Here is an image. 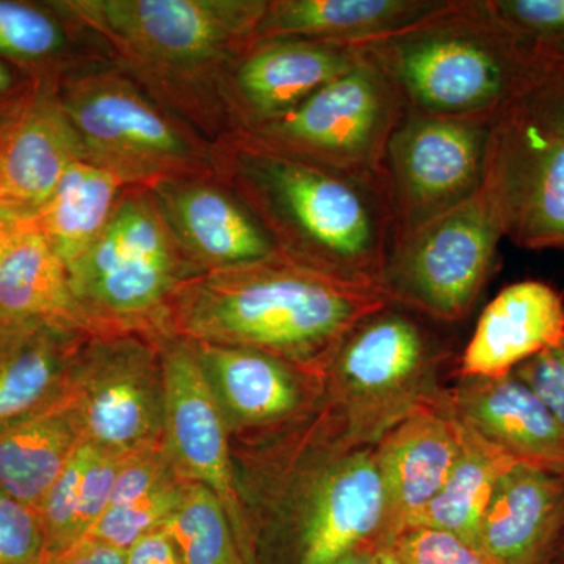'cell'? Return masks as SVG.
<instances>
[{
    "label": "cell",
    "mask_w": 564,
    "mask_h": 564,
    "mask_svg": "<svg viewBox=\"0 0 564 564\" xmlns=\"http://www.w3.org/2000/svg\"><path fill=\"white\" fill-rule=\"evenodd\" d=\"M404 111L391 77L361 51L350 70L295 109L236 132L339 172L384 176L386 150Z\"/></svg>",
    "instance_id": "obj_8"
},
{
    "label": "cell",
    "mask_w": 564,
    "mask_h": 564,
    "mask_svg": "<svg viewBox=\"0 0 564 564\" xmlns=\"http://www.w3.org/2000/svg\"><path fill=\"white\" fill-rule=\"evenodd\" d=\"M311 463L295 491L296 563L337 564L384 545V491L373 447H351L318 408Z\"/></svg>",
    "instance_id": "obj_10"
},
{
    "label": "cell",
    "mask_w": 564,
    "mask_h": 564,
    "mask_svg": "<svg viewBox=\"0 0 564 564\" xmlns=\"http://www.w3.org/2000/svg\"><path fill=\"white\" fill-rule=\"evenodd\" d=\"M491 126L404 111L384 159L395 243L480 192Z\"/></svg>",
    "instance_id": "obj_13"
},
{
    "label": "cell",
    "mask_w": 564,
    "mask_h": 564,
    "mask_svg": "<svg viewBox=\"0 0 564 564\" xmlns=\"http://www.w3.org/2000/svg\"><path fill=\"white\" fill-rule=\"evenodd\" d=\"M66 270L98 334L162 326L176 292L202 274L144 187L126 188L98 239Z\"/></svg>",
    "instance_id": "obj_7"
},
{
    "label": "cell",
    "mask_w": 564,
    "mask_h": 564,
    "mask_svg": "<svg viewBox=\"0 0 564 564\" xmlns=\"http://www.w3.org/2000/svg\"><path fill=\"white\" fill-rule=\"evenodd\" d=\"M0 212H10V214H21V212L18 210L17 207H14V204L11 203L9 192H7L6 184H3L2 174H0Z\"/></svg>",
    "instance_id": "obj_44"
},
{
    "label": "cell",
    "mask_w": 564,
    "mask_h": 564,
    "mask_svg": "<svg viewBox=\"0 0 564 564\" xmlns=\"http://www.w3.org/2000/svg\"><path fill=\"white\" fill-rule=\"evenodd\" d=\"M43 564H128L126 552L84 538L66 551L47 555Z\"/></svg>",
    "instance_id": "obj_39"
},
{
    "label": "cell",
    "mask_w": 564,
    "mask_h": 564,
    "mask_svg": "<svg viewBox=\"0 0 564 564\" xmlns=\"http://www.w3.org/2000/svg\"><path fill=\"white\" fill-rule=\"evenodd\" d=\"M214 165L284 261L381 292L395 243L386 176L328 169L242 132L214 143Z\"/></svg>",
    "instance_id": "obj_1"
},
{
    "label": "cell",
    "mask_w": 564,
    "mask_h": 564,
    "mask_svg": "<svg viewBox=\"0 0 564 564\" xmlns=\"http://www.w3.org/2000/svg\"><path fill=\"white\" fill-rule=\"evenodd\" d=\"M185 481L166 486L135 502L107 508L87 538L128 554L141 538L165 525L180 503Z\"/></svg>",
    "instance_id": "obj_31"
},
{
    "label": "cell",
    "mask_w": 564,
    "mask_h": 564,
    "mask_svg": "<svg viewBox=\"0 0 564 564\" xmlns=\"http://www.w3.org/2000/svg\"><path fill=\"white\" fill-rule=\"evenodd\" d=\"M552 117L564 126V66L555 70L547 80L533 93Z\"/></svg>",
    "instance_id": "obj_41"
},
{
    "label": "cell",
    "mask_w": 564,
    "mask_h": 564,
    "mask_svg": "<svg viewBox=\"0 0 564 564\" xmlns=\"http://www.w3.org/2000/svg\"><path fill=\"white\" fill-rule=\"evenodd\" d=\"M556 564H564V540L562 545V551H560L558 562Z\"/></svg>",
    "instance_id": "obj_46"
},
{
    "label": "cell",
    "mask_w": 564,
    "mask_h": 564,
    "mask_svg": "<svg viewBox=\"0 0 564 564\" xmlns=\"http://www.w3.org/2000/svg\"><path fill=\"white\" fill-rule=\"evenodd\" d=\"M384 551H375V549H364V551L352 552L345 556L337 564H383L381 555Z\"/></svg>",
    "instance_id": "obj_43"
},
{
    "label": "cell",
    "mask_w": 564,
    "mask_h": 564,
    "mask_svg": "<svg viewBox=\"0 0 564 564\" xmlns=\"http://www.w3.org/2000/svg\"><path fill=\"white\" fill-rule=\"evenodd\" d=\"M87 444L80 441L69 462L47 489L39 507L41 527H43L46 556L66 551L79 543L80 484L87 463Z\"/></svg>",
    "instance_id": "obj_33"
},
{
    "label": "cell",
    "mask_w": 564,
    "mask_h": 564,
    "mask_svg": "<svg viewBox=\"0 0 564 564\" xmlns=\"http://www.w3.org/2000/svg\"><path fill=\"white\" fill-rule=\"evenodd\" d=\"M429 406L473 430L516 464L564 475V426L514 373L458 378Z\"/></svg>",
    "instance_id": "obj_17"
},
{
    "label": "cell",
    "mask_w": 564,
    "mask_h": 564,
    "mask_svg": "<svg viewBox=\"0 0 564 564\" xmlns=\"http://www.w3.org/2000/svg\"><path fill=\"white\" fill-rule=\"evenodd\" d=\"M0 322H43L87 336L93 328L70 289L68 270L32 218L0 259Z\"/></svg>",
    "instance_id": "obj_25"
},
{
    "label": "cell",
    "mask_w": 564,
    "mask_h": 564,
    "mask_svg": "<svg viewBox=\"0 0 564 564\" xmlns=\"http://www.w3.org/2000/svg\"><path fill=\"white\" fill-rule=\"evenodd\" d=\"M444 0H267L256 41L295 39L361 47L389 39Z\"/></svg>",
    "instance_id": "obj_24"
},
{
    "label": "cell",
    "mask_w": 564,
    "mask_h": 564,
    "mask_svg": "<svg viewBox=\"0 0 564 564\" xmlns=\"http://www.w3.org/2000/svg\"><path fill=\"white\" fill-rule=\"evenodd\" d=\"M44 558L39 510L0 491V564H43Z\"/></svg>",
    "instance_id": "obj_35"
},
{
    "label": "cell",
    "mask_w": 564,
    "mask_h": 564,
    "mask_svg": "<svg viewBox=\"0 0 564 564\" xmlns=\"http://www.w3.org/2000/svg\"><path fill=\"white\" fill-rule=\"evenodd\" d=\"M62 399L0 429V491L39 510L47 489L80 444Z\"/></svg>",
    "instance_id": "obj_26"
},
{
    "label": "cell",
    "mask_w": 564,
    "mask_h": 564,
    "mask_svg": "<svg viewBox=\"0 0 564 564\" xmlns=\"http://www.w3.org/2000/svg\"><path fill=\"white\" fill-rule=\"evenodd\" d=\"M503 237L499 210L484 185L462 206L393 245L381 292L443 325L466 321L491 278Z\"/></svg>",
    "instance_id": "obj_9"
},
{
    "label": "cell",
    "mask_w": 564,
    "mask_h": 564,
    "mask_svg": "<svg viewBox=\"0 0 564 564\" xmlns=\"http://www.w3.org/2000/svg\"><path fill=\"white\" fill-rule=\"evenodd\" d=\"M40 82L0 58V137L25 109Z\"/></svg>",
    "instance_id": "obj_38"
},
{
    "label": "cell",
    "mask_w": 564,
    "mask_h": 564,
    "mask_svg": "<svg viewBox=\"0 0 564 564\" xmlns=\"http://www.w3.org/2000/svg\"><path fill=\"white\" fill-rule=\"evenodd\" d=\"M381 560H383V564H399L391 551H384L383 555H381Z\"/></svg>",
    "instance_id": "obj_45"
},
{
    "label": "cell",
    "mask_w": 564,
    "mask_h": 564,
    "mask_svg": "<svg viewBox=\"0 0 564 564\" xmlns=\"http://www.w3.org/2000/svg\"><path fill=\"white\" fill-rule=\"evenodd\" d=\"M35 217L28 215L10 214V212H0V259L9 250L10 243L14 237L21 232V229Z\"/></svg>",
    "instance_id": "obj_42"
},
{
    "label": "cell",
    "mask_w": 564,
    "mask_h": 564,
    "mask_svg": "<svg viewBox=\"0 0 564 564\" xmlns=\"http://www.w3.org/2000/svg\"><path fill=\"white\" fill-rule=\"evenodd\" d=\"M85 159L80 139L63 110L57 82H40L31 102L0 137V174L11 203L36 217L63 174Z\"/></svg>",
    "instance_id": "obj_22"
},
{
    "label": "cell",
    "mask_w": 564,
    "mask_h": 564,
    "mask_svg": "<svg viewBox=\"0 0 564 564\" xmlns=\"http://www.w3.org/2000/svg\"><path fill=\"white\" fill-rule=\"evenodd\" d=\"M85 159L129 187L215 173L214 143L162 109L117 65L85 62L57 82Z\"/></svg>",
    "instance_id": "obj_6"
},
{
    "label": "cell",
    "mask_w": 564,
    "mask_h": 564,
    "mask_svg": "<svg viewBox=\"0 0 564 564\" xmlns=\"http://www.w3.org/2000/svg\"><path fill=\"white\" fill-rule=\"evenodd\" d=\"M458 452V425L432 406L408 415L375 445L388 551L447 484Z\"/></svg>",
    "instance_id": "obj_18"
},
{
    "label": "cell",
    "mask_w": 564,
    "mask_h": 564,
    "mask_svg": "<svg viewBox=\"0 0 564 564\" xmlns=\"http://www.w3.org/2000/svg\"><path fill=\"white\" fill-rule=\"evenodd\" d=\"M564 540V475L516 464L497 481L478 547L505 564H556Z\"/></svg>",
    "instance_id": "obj_21"
},
{
    "label": "cell",
    "mask_w": 564,
    "mask_h": 564,
    "mask_svg": "<svg viewBox=\"0 0 564 564\" xmlns=\"http://www.w3.org/2000/svg\"><path fill=\"white\" fill-rule=\"evenodd\" d=\"M513 373L543 400L564 426V340L521 364Z\"/></svg>",
    "instance_id": "obj_37"
},
{
    "label": "cell",
    "mask_w": 564,
    "mask_h": 564,
    "mask_svg": "<svg viewBox=\"0 0 564 564\" xmlns=\"http://www.w3.org/2000/svg\"><path fill=\"white\" fill-rule=\"evenodd\" d=\"M165 443L182 477L206 486L220 500L248 564H256V534L229 454L228 426L209 375L188 340L161 355Z\"/></svg>",
    "instance_id": "obj_14"
},
{
    "label": "cell",
    "mask_w": 564,
    "mask_h": 564,
    "mask_svg": "<svg viewBox=\"0 0 564 564\" xmlns=\"http://www.w3.org/2000/svg\"><path fill=\"white\" fill-rule=\"evenodd\" d=\"M389 551L399 564H505L455 534L422 527L400 534Z\"/></svg>",
    "instance_id": "obj_34"
},
{
    "label": "cell",
    "mask_w": 564,
    "mask_h": 564,
    "mask_svg": "<svg viewBox=\"0 0 564 564\" xmlns=\"http://www.w3.org/2000/svg\"><path fill=\"white\" fill-rule=\"evenodd\" d=\"M563 340V296L545 282H514L485 307L459 356L456 375L507 377Z\"/></svg>",
    "instance_id": "obj_20"
},
{
    "label": "cell",
    "mask_w": 564,
    "mask_h": 564,
    "mask_svg": "<svg viewBox=\"0 0 564 564\" xmlns=\"http://www.w3.org/2000/svg\"><path fill=\"white\" fill-rule=\"evenodd\" d=\"M484 185L516 247L564 251V126L533 95L492 122Z\"/></svg>",
    "instance_id": "obj_12"
},
{
    "label": "cell",
    "mask_w": 564,
    "mask_h": 564,
    "mask_svg": "<svg viewBox=\"0 0 564 564\" xmlns=\"http://www.w3.org/2000/svg\"><path fill=\"white\" fill-rule=\"evenodd\" d=\"M133 334L88 337L62 397L84 443L122 456L165 443L162 364Z\"/></svg>",
    "instance_id": "obj_11"
},
{
    "label": "cell",
    "mask_w": 564,
    "mask_h": 564,
    "mask_svg": "<svg viewBox=\"0 0 564 564\" xmlns=\"http://www.w3.org/2000/svg\"><path fill=\"white\" fill-rule=\"evenodd\" d=\"M128 187L117 174L87 159L66 170L35 217L40 231L66 267L95 243Z\"/></svg>",
    "instance_id": "obj_27"
},
{
    "label": "cell",
    "mask_w": 564,
    "mask_h": 564,
    "mask_svg": "<svg viewBox=\"0 0 564 564\" xmlns=\"http://www.w3.org/2000/svg\"><path fill=\"white\" fill-rule=\"evenodd\" d=\"M87 463H85L80 484L79 521H77L80 541L88 536L93 527L109 507L115 480L120 473L122 462L129 456L111 454L90 444H87Z\"/></svg>",
    "instance_id": "obj_36"
},
{
    "label": "cell",
    "mask_w": 564,
    "mask_h": 564,
    "mask_svg": "<svg viewBox=\"0 0 564 564\" xmlns=\"http://www.w3.org/2000/svg\"><path fill=\"white\" fill-rule=\"evenodd\" d=\"M115 55L162 109L217 143L232 132L225 82L256 41L267 0L51 2Z\"/></svg>",
    "instance_id": "obj_2"
},
{
    "label": "cell",
    "mask_w": 564,
    "mask_h": 564,
    "mask_svg": "<svg viewBox=\"0 0 564 564\" xmlns=\"http://www.w3.org/2000/svg\"><path fill=\"white\" fill-rule=\"evenodd\" d=\"M82 35L51 2L0 0V58L35 80L58 82L90 62L76 50Z\"/></svg>",
    "instance_id": "obj_29"
},
{
    "label": "cell",
    "mask_w": 564,
    "mask_h": 564,
    "mask_svg": "<svg viewBox=\"0 0 564 564\" xmlns=\"http://www.w3.org/2000/svg\"><path fill=\"white\" fill-rule=\"evenodd\" d=\"M126 560L128 564H182L165 525L133 544Z\"/></svg>",
    "instance_id": "obj_40"
},
{
    "label": "cell",
    "mask_w": 564,
    "mask_h": 564,
    "mask_svg": "<svg viewBox=\"0 0 564 564\" xmlns=\"http://www.w3.org/2000/svg\"><path fill=\"white\" fill-rule=\"evenodd\" d=\"M358 47L318 41H254L234 63L225 82L232 132L274 120L350 70Z\"/></svg>",
    "instance_id": "obj_15"
},
{
    "label": "cell",
    "mask_w": 564,
    "mask_h": 564,
    "mask_svg": "<svg viewBox=\"0 0 564 564\" xmlns=\"http://www.w3.org/2000/svg\"><path fill=\"white\" fill-rule=\"evenodd\" d=\"M223 410L250 429H274L321 406L322 377L267 352L195 344Z\"/></svg>",
    "instance_id": "obj_19"
},
{
    "label": "cell",
    "mask_w": 564,
    "mask_h": 564,
    "mask_svg": "<svg viewBox=\"0 0 564 564\" xmlns=\"http://www.w3.org/2000/svg\"><path fill=\"white\" fill-rule=\"evenodd\" d=\"M165 529L182 564H248L220 500L196 481H185Z\"/></svg>",
    "instance_id": "obj_30"
},
{
    "label": "cell",
    "mask_w": 564,
    "mask_h": 564,
    "mask_svg": "<svg viewBox=\"0 0 564 564\" xmlns=\"http://www.w3.org/2000/svg\"><path fill=\"white\" fill-rule=\"evenodd\" d=\"M440 326L389 302L348 333L322 375L323 410L351 447H373L408 415L432 404L454 358Z\"/></svg>",
    "instance_id": "obj_5"
},
{
    "label": "cell",
    "mask_w": 564,
    "mask_h": 564,
    "mask_svg": "<svg viewBox=\"0 0 564 564\" xmlns=\"http://www.w3.org/2000/svg\"><path fill=\"white\" fill-rule=\"evenodd\" d=\"M144 188L199 269L218 272L282 259L254 215L217 174Z\"/></svg>",
    "instance_id": "obj_16"
},
{
    "label": "cell",
    "mask_w": 564,
    "mask_h": 564,
    "mask_svg": "<svg viewBox=\"0 0 564 564\" xmlns=\"http://www.w3.org/2000/svg\"><path fill=\"white\" fill-rule=\"evenodd\" d=\"M389 303L284 259L192 278L166 323L188 343L251 348L322 377L348 333Z\"/></svg>",
    "instance_id": "obj_3"
},
{
    "label": "cell",
    "mask_w": 564,
    "mask_h": 564,
    "mask_svg": "<svg viewBox=\"0 0 564 564\" xmlns=\"http://www.w3.org/2000/svg\"><path fill=\"white\" fill-rule=\"evenodd\" d=\"M408 110L492 124L556 69L494 17L486 0H444L404 31L359 47Z\"/></svg>",
    "instance_id": "obj_4"
},
{
    "label": "cell",
    "mask_w": 564,
    "mask_h": 564,
    "mask_svg": "<svg viewBox=\"0 0 564 564\" xmlns=\"http://www.w3.org/2000/svg\"><path fill=\"white\" fill-rule=\"evenodd\" d=\"M505 28L544 61L564 66V0H486Z\"/></svg>",
    "instance_id": "obj_32"
},
{
    "label": "cell",
    "mask_w": 564,
    "mask_h": 564,
    "mask_svg": "<svg viewBox=\"0 0 564 564\" xmlns=\"http://www.w3.org/2000/svg\"><path fill=\"white\" fill-rule=\"evenodd\" d=\"M87 334L43 322H0V429L62 399Z\"/></svg>",
    "instance_id": "obj_23"
},
{
    "label": "cell",
    "mask_w": 564,
    "mask_h": 564,
    "mask_svg": "<svg viewBox=\"0 0 564 564\" xmlns=\"http://www.w3.org/2000/svg\"><path fill=\"white\" fill-rule=\"evenodd\" d=\"M455 423L458 425L459 452L454 469L447 484L411 529L440 530L477 545L481 521L497 481L516 463L473 430Z\"/></svg>",
    "instance_id": "obj_28"
}]
</instances>
